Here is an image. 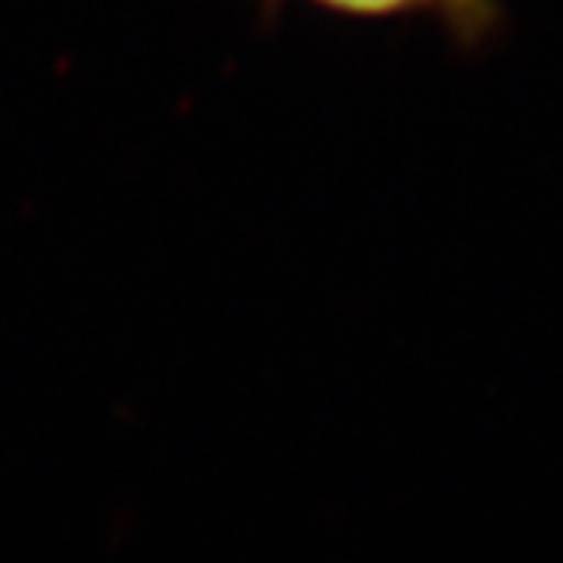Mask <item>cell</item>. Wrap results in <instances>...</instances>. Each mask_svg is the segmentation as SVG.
<instances>
[{"label":"cell","instance_id":"6da1fadb","mask_svg":"<svg viewBox=\"0 0 563 563\" xmlns=\"http://www.w3.org/2000/svg\"><path fill=\"white\" fill-rule=\"evenodd\" d=\"M322 10L344 13V16H395V13H410V10H429L439 7L454 20L470 22L483 16V0H310Z\"/></svg>","mask_w":563,"mask_h":563}]
</instances>
